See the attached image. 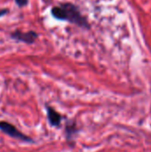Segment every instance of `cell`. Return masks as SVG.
Segmentation results:
<instances>
[{"instance_id":"8992f818","label":"cell","mask_w":151,"mask_h":152,"mask_svg":"<svg viewBox=\"0 0 151 152\" xmlns=\"http://www.w3.org/2000/svg\"><path fill=\"white\" fill-rule=\"evenodd\" d=\"M15 3L20 6V7H22V6H25L26 4H28V0H14Z\"/></svg>"},{"instance_id":"52a82bcc","label":"cell","mask_w":151,"mask_h":152,"mask_svg":"<svg viewBox=\"0 0 151 152\" xmlns=\"http://www.w3.org/2000/svg\"><path fill=\"white\" fill-rule=\"evenodd\" d=\"M8 12V10L7 9H3V10H0V16H3L4 14H6Z\"/></svg>"},{"instance_id":"277c9868","label":"cell","mask_w":151,"mask_h":152,"mask_svg":"<svg viewBox=\"0 0 151 152\" xmlns=\"http://www.w3.org/2000/svg\"><path fill=\"white\" fill-rule=\"evenodd\" d=\"M45 110L47 113V119H48L50 126L53 127L60 126L61 120H62V116L58 111H56L52 106L45 105Z\"/></svg>"},{"instance_id":"7a4b0ae2","label":"cell","mask_w":151,"mask_h":152,"mask_svg":"<svg viewBox=\"0 0 151 152\" xmlns=\"http://www.w3.org/2000/svg\"><path fill=\"white\" fill-rule=\"evenodd\" d=\"M0 131L12 138L20 140L24 142H35V141L31 137L21 133L16 126H14L9 122L0 121Z\"/></svg>"},{"instance_id":"3957f363","label":"cell","mask_w":151,"mask_h":152,"mask_svg":"<svg viewBox=\"0 0 151 152\" xmlns=\"http://www.w3.org/2000/svg\"><path fill=\"white\" fill-rule=\"evenodd\" d=\"M11 37L16 41L23 42L26 44H33L37 38V34L34 31L21 32L20 30H16L11 34Z\"/></svg>"},{"instance_id":"6da1fadb","label":"cell","mask_w":151,"mask_h":152,"mask_svg":"<svg viewBox=\"0 0 151 152\" xmlns=\"http://www.w3.org/2000/svg\"><path fill=\"white\" fill-rule=\"evenodd\" d=\"M52 15L57 20H67L85 28H89L86 19L81 14L77 6L71 3H64L52 9Z\"/></svg>"},{"instance_id":"5b68a950","label":"cell","mask_w":151,"mask_h":152,"mask_svg":"<svg viewBox=\"0 0 151 152\" xmlns=\"http://www.w3.org/2000/svg\"><path fill=\"white\" fill-rule=\"evenodd\" d=\"M78 133V128L75 121H69L65 126V138L68 143L74 144L75 143V137Z\"/></svg>"}]
</instances>
